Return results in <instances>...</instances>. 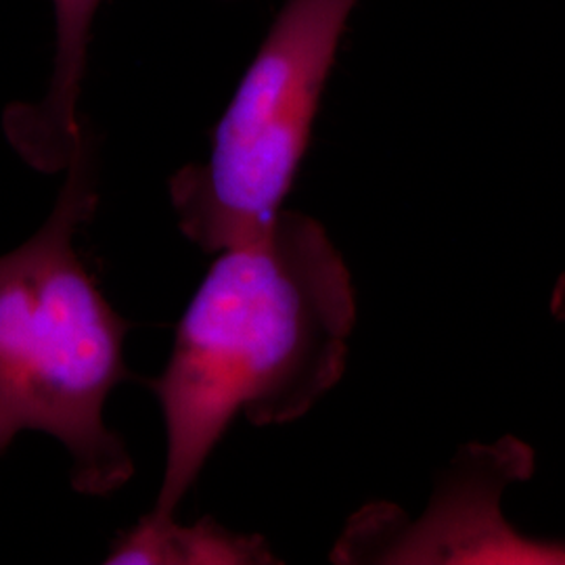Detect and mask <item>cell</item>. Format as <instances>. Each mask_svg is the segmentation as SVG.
<instances>
[{"label": "cell", "instance_id": "obj_1", "mask_svg": "<svg viewBox=\"0 0 565 565\" xmlns=\"http://www.w3.org/2000/svg\"><path fill=\"white\" fill-rule=\"evenodd\" d=\"M354 323L345 260L302 212L281 210L258 237L218 252L177 324L162 375L147 382L168 440L151 515L177 518L235 417L294 424L331 392Z\"/></svg>", "mask_w": 565, "mask_h": 565}, {"label": "cell", "instance_id": "obj_2", "mask_svg": "<svg viewBox=\"0 0 565 565\" xmlns=\"http://www.w3.org/2000/svg\"><path fill=\"white\" fill-rule=\"evenodd\" d=\"M60 200L41 231L0 258V455L21 431L67 448L72 486L109 497L135 461L103 408L132 380L124 363L130 321L105 300L74 239L99 205L97 137L82 124Z\"/></svg>", "mask_w": 565, "mask_h": 565}, {"label": "cell", "instance_id": "obj_3", "mask_svg": "<svg viewBox=\"0 0 565 565\" xmlns=\"http://www.w3.org/2000/svg\"><path fill=\"white\" fill-rule=\"evenodd\" d=\"M356 0H285L214 128L207 162L168 182L179 228L207 254L249 242L279 216Z\"/></svg>", "mask_w": 565, "mask_h": 565}, {"label": "cell", "instance_id": "obj_4", "mask_svg": "<svg viewBox=\"0 0 565 565\" xmlns=\"http://www.w3.org/2000/svg\"><path fill=\"white\" fill-rule=\"evenodd\" d=\"M532 469V450L513 438L467 446L419 520L408 522L385 505L363 509L333 548V562L565 564L564 543L524 539L501 515L507 486L530 478Z\"/></svg>", "mask_w": 565, "mask_h": 565}, {"label": "cell", "instance_id": "obj_5", "mask_svg": "<svg viewBox=\"0 0 565 565\" xmlns=\"http://www.w3.org/2000/svg\"><path fill=\"white\" fill-rule=\"evenodd\" d=\"M55 61L46 95L39 103L11 105L4 132L21 158L41 172L63 170L81 137L82 81L93 23L102 0H53Z\"/></svg>", "mask_w": 565, "mask_h": 565}, {"label": "cell", "instance_id": "obj_6", "mask_svg": "<svg viewBox=\"0 0 565 565\" xmlns=\"http://www.w3.org/2000/svg\"><path fill=\"white\" fill-rule=\"evenodd\" d=\"M105 564L264 565L279 564L258 534H237L212 518L198 524L163 522L151 513L116 536Z\"/></svg>", "mask_w": 565, "mask_h": 565}, {"label": "cell", "instance_id": "obj_7", "mask_svg": "<svg viewBox=\"0 0 565 565\" xmlns=\"http://www.w3.org/2000/svg\"><path fill=\"white\" fill-rule=\"evenodd\" d=\"M551 310H553L555 319L565 321V273L555 282V289L551 296Z\"/></svg>", "mask_w": 565, "mask_h": 565}]
</instances>
